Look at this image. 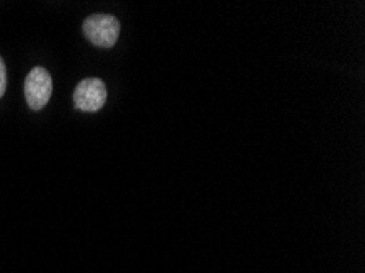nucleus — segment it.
<instances>
[{"mask_svg": "<svg viewBox=\"0 0 365 273\" xmlns=\"http://www.w3.org/2000/svg\"><path fill=\"white\" fill-rule=\"evenodd\" d=\"M82 31L93 46L113 48L120 36V21L113 15H91L82 25Z\"/></svg>", "mask_w": 365, "mask_h": 273, "instance_id": "f257e3e1", "label": "nucleus"}, {"mask_svg": "<svg viewBox=\"0 0 365 273\" xmlns=\"http://www.w3.org/2000/svg\"><path fill=\"white\" fill-rule=\"evenodd\" d=\"M53 93V79L43 68H33L25 79V98L31 110H43Z\"/></svg>", "mask_w": 365, "mask_h": 273, "instance_id": "f03ea898", "label": "nucleus"}, {"mask_svg": "<svg viewBox=\"0 0 365 273\" xmlns=\"http://www.w3.org/2000/svg\"><path fill=\"white\" fill-rule=\"evenodd\" d=\"M107 102V87L97 77H88L77 83L74 91V107L87 113H96Z\"/></svg>", "mask_w": 365, "mask_h": 273, "instance_id": "7ed1b4c3", "label": "nucleus"}, {"mask_svg": "<svg viewBox=\"0 0 365 273\" xmlns=\"http://www.w3.org/2000/svg\"><path fill=\"white\" fill-rule=\"evenodd\" d=\"M5 91H7V69H5L4 59L0 58V98L4 97Z\"/></svg>", "mask_w": 365, "mask_h": 273, "instance_id": "20e7f679", "label": "nucleus"}]
</instances>
